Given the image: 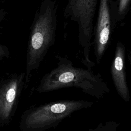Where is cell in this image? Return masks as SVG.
<instances>
[{
    "label": "cell",
    "mask_w": 131,
    "mask_h": 131,
    "mask_svg": "<svg viewBox=\"0 0 131 131\" xmlns=\"http://www.w3.org/2000/svg\"><path fill=\"white\" fill-rule=\"evenodd\" d=\"M57 67L46 74L40 81L36 91L46 93L68 88L81 89L84 93L98 99L110 92L100 73L74 66L69 59L56 56Z\"/></svg>",
    "instance_id": "6da1fadb"
},
{
    "label": "cell",
    "mask_w": 131,
    "mask_h": 131,
    "mask_svg": "<svg viewBox=\"0 0 131 131\" xmlns=\"http://www.w3.org/2000/svg\"><path fill=\"white\" fill-rule=\"evenodd\" d=\"M57 10L55 0H42L35 12L28 42L25 73L26 85L32 72L38 69L49 49L55 43Z\"/></svg>",
    "instance_id": "7a4b0ae2"
},
{
    "label": "cell",
    "mask_w": 131,
    "mask_h": 131,
    "mask_svg": "<svg viewBox=\"0 0 131 131\" xmlns=\"http://www.w3.org/2000/svg\"><path fill=\"white\" fill-rule=\"evenodd\" d=\"M93 102L84 100H64L51 102L27 111L22 116L23 131H44L57 126L74 112L92 107Z\"/></svg>",
    "instance_id": "3957f363"
},
{
    "label": "cell",
    "mask_w": 131,
    "mask_h": 131,
    "mask_svg": "<svg viewBox=\"0 0 131 131\" xmlns=\"http://www.w3.org/2000/svg\"><path fill=\"white\" fill-rule=\"evenodd\" d=\"M98 2V0H68L64 13L66 18L77 25L79 44L83 55L81 62L90 70H92L96 64L90 60V53Z\"/></svg>",
    "instance_id": "277c9868"
},
{
    "label": "cell",
    "mask_w": 131,
    "mask_h": 131,
    "mask_svg": "<svg viewBox=\"0 0 131 131\" xmlns=\"http://www.w3.org/2000/svg\"><path fill=\"white\" fill-rule=\"evenodd\" d=\"M25 73L13 76L0 86V123L8 122L12 117L24 84Z\"/></svg>",
    "instance_id": "5b68a950"
},
{
    "label": "cell",
    "mask_w": 131,
    "mask_h": 131,
    "mask_svg": "<svg viewBox=\"0 0 131 131\" xmlns=\"http://www.w3.org/2000/svg\"><path fill=\"white\" fill-rule=\"evenodd\" d=\"M111 74L113 82L119 96L124 101H129L130 96L126 81L125 49L120 42L117 43L111 67Z\"/></svg>",
    "instance_id": "8992f818"
},
{
    "label": "cell",
    "mask_w": 131,
    "mask_h": 131,
    "mask_svg": "<svg viewBox=\"0 0 131 131\" xmlns=\"http://www.w3.org/2000/svg\"><path fill=\"white\" fill-rule=\"evenodd\" d=\"M108 0H100L98 20L95 36V55L97 64H100L103 56L110 34V15Z\"/></svg>",
    "instance_id": "52a82bcc"
},
{
    "label": "cell",
    "mask_w": 131,
    "mask_h": 131,
    "mask_svg": "<svg viewBox=\"0 0 131 131\" xmlns=\"http://www.w3.org/2000/svg\"><path fill=\"white\" fill-rule=\"evenodd\" d=\"M120 123L114 121H108L99 123L95 128L84 131H117Z\"/></svg>",
    "instance_id": "ba28073f"
},
{
    "label": "cell",
    "mask_w": 131,
    "mask_h": 131,
    "mask_svg": "<svg viewBox=\"0 0 131 131\" xmlns=\"http://www.w3.org/2000/svg\"><path fill=\"white\" fill-rule=\"evenodd\" d=\"M7 13V11L4 9H0V25L4 20ZM10 54L8 48L6 46L0 43V60L8 57Z\"/></svg>",
    "instance_id": "9c48e42d"
},
{
    "label": "cell",
    "mask_w": 131,
    "mask_h": 131,
    "mask_svg": "<svg viewBox=\"0 0 131 131\" xmlns=\"http://www.w3.org/2000/svg\"><path fill=\"white\" fill-rule=\"evenodd\" d=\"M130 0H119L118 12L120 14H121L124 12L126 9Z\"/></svg>",
    "instance_id": "30bf717a"
},
{
    "label": "cell",
    "mask_w": 131,
    "mask_h": 131,
    "mask_svg": "<svg viewBox=\"0 0 131 131\" xmlns=\"http://www.w3.org/2000/svg\"><path fill=\"white\" fill-rule=\"evenodd\" d=\"M128 60L129 61V62H130V67H131V53L129 55H128Z\"/></svg>",
    "instance_id": "8fae6325"
}]
</instances>
